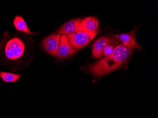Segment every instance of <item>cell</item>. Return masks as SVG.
Segmentation results:
<instances>
[{
	"instance_id": "ba28073f",
	"label": "cell",
	"mask_w": 158,
	"mask_h": 118,
	"mask_svg": "<svg viewBox=\"0 0 158 118\" xmlns=\"http://www.w3.org/2000/svg\"><path fill=\"white\" fill-rule=\"evenodd\" d=\"M78 31L93 33L98 32V22L97 18L93 17L82 19L79 25Z\"/></svg>"
},
{
	"instance_id": "6da1fadb",
	"label": "cell",
	"mask_w": 158,
	"mask_h": 118,
	"mask_svg": "<svg viewBox=\"0 0 158 118\" xmlns=\"http://www.w3.org/2000/svg\"><path fill=\"white\" fill-rule=\"evenodd\" d=\"M132 52V48L128 47L123 43L120 44L111 55L90 65L88 70L94 77H102L123 65L128 60Z\"/></svg>"
},
{
	"instance_id": "8992f818",
	"label": "cell",
	"mask_w": 158,
	"mask_h": 118,
	"mask_svg": "<svg viewBox=\"0 0 158 118\" xmlns=\"http://www.w3.org/2000/svg\"><path fill=\"white\" fill-rule=\"evenodd\" d=\"M136 29H135L132 31L127 33L123 34L113 35L114 38L121 42L123 45L128 47L132 48L137 49L138 50L141 49V47L137 43L135 40V31Z\"/></svg>"
},
{
	"instance_id": "5b68a950",
	"label": "cell",
	"mask_w": 158,
	"mask_h": 118,
	"mask_svg": "<svg viewBox=\"0 0 158 118\" xmlns=\"http://www.w3.org/2000/svg\"><path fill=\"white\" fill-rule=\"evenodd\" d=\"M77 51L70 45L67 35H62L56 55L59 58H64L77 53Z\"/></svg>"
},
{
	"instance_id": "30bf717a",
	"label": "cell",
	"mask_w": 158,
	"mask_h": 118,
	"mask_svg": "<svg viewBox=\"0 0 158 118\" xmlns=\"http://www.w3.org/2000/svg\"><path fill=\"white\" fill-rule=\"evenodd\" d=\"M13 24L17 31L23 32L30 35H35V33L32 32L28 28L24 19L20 16H17L15 17L13 20Z\"/></svg>"
},
{
	"instance_id": "7a4b0ae2",
	"label": "cell",
	"mask_w": 158,
	"mask_h": 118,
	"mask_svg": "<svg viewBox=\"0 0 158 118\" xmlns=\"http://www.w3.org/2000/svg\"><path fill=\"white\" fill-rule=\"evenodd\" d=\"M24 43L20 39L14 37L9 40L4 47V53L7 59L15 61L21 57L25 51Z\"/></svg>"
},
{
	"instance_id": "8fae6325",
	"label": "cell",
	"mask_w": 158,
	"mask_h": 118,
	"mask_svg": "<svg viewBox=\"0 0 158 118\" xmlns=\"http://www.w3.org/2000/svg\"><path fill=\"white\" fill-rule=\"evenodd\" d=\"M21 75L7 72H0V78L6 83L16 82L21 78Z\"/></svg>"
},
{
	"instance_id": "9c48e42d",
	"label": "cell",
	"mask_w": 158,
	"mask_h": 118,
	"mask_svg": "<svg viewBox=\"0 0 158 118\" xmlns=\"http://www.w3.org/2000/svg\"><path fill=\"white\" fill-rule=\"evenodd\" d=\"M81 19L76 18L70 20L64 24L58 31L57 33L61 35H67L78 31Z\"/></svg>"
},
{
	"instance_id": "7c38bea8",
	"label": "cell",
	"mask_w": 158,
	"mask_h": 118,
	"mask_svg": "<svg viewBox=\"0 0 158 118\" xmlns=\"http://www.w3.org/2000/svg\"><path fill=\"white\" fill-rule=\"evenodd\" d=\"M117 41H116L114 39L111 42L107 45L104 48L103 51V55L105 57L111 55L113 53L114 49L116 48V47L118 46H116Z\"/></svg>"
},
{
	"instance_id": "52a82bcc",
	"label": "cell",
	"mask_w": 158,
	"mask_h": 118,
	"mask_svg": "<svg viewBox=\"0 0 158 118\" xmlns=\"http://www.w3.org/2000/svg\"><path fill=\"white\" fill-rule=\"evenodd\" d=\"M113 39L109 36H102L98 39L92 46V53L95 58H100L103 56L104 49L111 42Z\"/></svg>"
},
{
	"instance_id": "3957f363",
	"label": "cell",
	"mask_w": 158,
	"mask_h": 118,
	"mask_svg": "<svg viewBox=\"0 0 158 118\" xmlns=\"http://www.w3.org/2000/svg\"><path fill=\"white\" fill-rule=\"evenodd\" d=\"M89 33L77 31L73 33L67 35L68 41L71 46L74 49L79 50L83 48L89 43L98 33Z\"/></svg>"
},
{
	"instance_id": "277c9868",
	"label": "cell",
	"mask_w": 158,
	"mask_h": 118,
	"mask_svg": "<svg viewBox=\"0 0 158 118\" xmlns=\"http://www.w3.org/2000/svg\"><path fill=\"white\" fill-rule=\"evenodd\" d=\"M61 35L54 33L48 36L43 42V47L45 50L51 55L56 56L60 44Z\"/></svg>"
}]
</instances>
